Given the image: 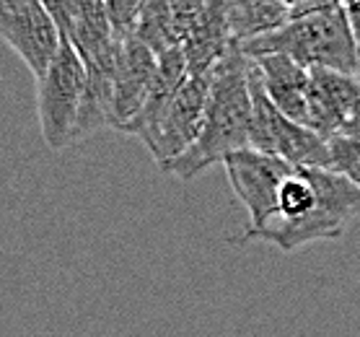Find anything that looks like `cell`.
<instances>
[{
    "instance_id": "6da1fadb",
    "label": "cell",
    "mask_w": 360,
    "mask_h": 337,
    "mask_svg": "<svg viewBox=\"0 0 360 337\" xmlns=\"http://www.w3.org/2000/svg\"><path fill=\"white\" fill-rule=\"evenodd\" d=\"M249 127H252L249 60L233 47L213 68L202 130L197 135L195 146L176 158L166 172L184 182L195 179L205 169L223 164L229 156L249 148Z\"/></svg>"
},
{
    "instance_id": "7a4b0ae2",
    "label": "cell",
    "mask_w": 360,
    "mask_h": 337,
    "mask_svg": "<svg viewBox=\"0 0 360 337\" xmlns=\"http://www.w3.org/2000/svg\"><path fill=\"white\" fill-rule=\"evenodd\" d=\"M236 50L249 60L285 55L306 70L319 68L345 75H355L358 63V39L350 29L345 3H329L319 13L288 21L278 32L246 42Z\"/></svg>"
},
{
    "instance_id": "3957f363",
    "label": "cell",
    "mask_w": 360,
    "mask_h": 337,
    "mask_svg": "<svg viewBox=\"0 0 360 337\" xmlns=\"http://www.w3.org/2000/svg\"><path fill=\"white\" fill-rule=\"evenodd\" d=\"M316 187V205L301 221H275L257 234H244L238 241H267L280 252H298L314 241L340 239L360 213V187L329 169H309Z\"/></svg>"
},
{
    "instance_id": "277c9868",
    "label": "cell",
    "mask_w": 360,
    "mask_h": 337,
    "mask_svg": "<svg viewBox=\"0 0 360 337\" xmlns=\"http://www.w3.org/2000/svg\"><path fill=\"white\" fill-rule=\"evenodd\" d=\"M249 91H252L249 148L259 151L264 156L283 158L295 169H329V140L288 120L272 104L270 96L264 94L252 60H249Z\"/></svg>"
},
{
    "instance_id": "5b68a950",
    "label": "cell",
    "mask_w": 360,
    "mask_h": 337,
    "mask_svg": "<svg viewBox=\"0 0 360 337\" xmlns=\"http://www.w3.org/2000/svg\"><path fill=\"white\" fill-rule=\"evenodd\" d=\"M86 96V68L75 50L63 39L47 73L37 81V115L39 127L52 151L75 143V125Z\"/></svg>"
},
{
    "instance_id": "8992f818",
    "label": "cell",
    "mask_w": 360,
    "mask_h": 337,
    "mask_svg": "<svg viewBox=\"0 0 360 337\" xmlns=\"http://www.w3.org/2000/svg\"><path fill=\"white\" fill-rule=\"evenodd\" d=\"M210 83H213V70L205 75H189L169 101L153 132L143 140V146L150 151L161 172H166L176 158L184 156L195 146L197 135L202 130Z\"/></svg>"
},
{
    "instance_id": "52a82bcc",
    "label": "cell",
    "mask_w": 360,
    "mask_h": 337,
    "mask_svg": "<svg viewBox=\"0 0 360 337\" xmlns=\"http://www.w3.org/2000/svg\"><path fill=\"white\" fill-rule=\"evenodd\" d=\"M231 189L236 192L241 205L249 210V229L244 234H257L278 221V192L285 177L293 172L283 158L264 156L259 151H238L223 161Z\"/></svg>"
},
{
    "instance_id": "ba28073f",
    "label": "cell",
    "mask_w": 360,
    "mask_h": 337,
    "mask_svg": "<svg viewBox=\"0 0 360 337\" xmlns=\"http://www.w3.org/2000/svg\"><path fill=\"white\" fill-rule=\"evenodd\" d=\"M0 39L24 60L34 81L47 73L63 44L47 3L37 0H0Z\"/></svg>"
},
{
    "instance_id": "9c48e42d",
    "label": "cell",
    "mask_w": 360,
    "mask_h": 337,
    "mask_svg": "<svg viewBox=\"0 0 360 337\" xmlns=\"http://www.w3.org/2000/svg\"><path fill=\"white\" fill-rule=\"evenodd\" d=\"M47 11L86 70L115 65L122 44L112 34L107 3H47Z\"/></svg>"
},
{
    "instance_id": "30bf717a",
    "label": "cell",
    "mask_w": 360,
    "mask_h": 337,
    "mask_svg": "<svg viewBox=\"0 0 360 337\" xmlns=\"http://www.w3.org/2000/svg\"><path fill=\"white\" fill-rule=\"evenodd\" d=\"M360 107V81L335 70H309V120L306 127L319 138H337Z\"/></svg>"
},
{
    "instance_id": "8fae6325",
    "label": "cell",
    "mask_w": 360,
    "mask_h": 337,
    "mask_svg": "<svg viewBox=\"0 0 360 337\" xmlns=\"http://www.w3.org/2000/svg\"><path fill=\"white\" fill-rule=\"evenodd\" d=\"M156 68L158 58L143 42H138L135 37L124 42L115 65V78H112V120H109L112 130L124 132V127L138 117L150 91Z\"/></svg>"
},
{
    "instance_id": "7c38bea8",
    "label": "cell",
    "mask_w": 360,
    "mask_h": 337,
    "mask_svg": "<svg viewBox=\"0 0 360 337\" xmlns=\"http://www.w3.org/2000/svg\"><path fill=\"white\" fill-rule=\"evenodd\" d=\"M252 63L272 104L288 120L306 127V120H309V70L285 55H264V58H254Z\"/></svg>"
},
{
    "instance_id": "4fadbf2b",
    "label": "cell",
    "mask_w": 360,
    "mask_h": 337,
    "mask_svg": "<svg viewBox=\"0 0 360 337\" xmlns=\"http://www.w3.org/2000/svg\"><path fill=\"white\" fill-rule=\"evenodd\" d=\"M231 50L233 44L226 21V3H205L202 16L197 18L192 34L181 44L189 75L210 73Z\"/></svg>"
},
{
    "instance_id": "5bb4252c",
    "label": "cell",
    "mask_w": 360,
    "mask_h": 337,
    "mask_svg": "<svg viewBox=\"0 0 360 337\" xmlns=\"http://www.w3.org/2000/svg\"><path fill=\"white\" fill-rule=\"evenodd\" d=\"M187 78H189V70L181 47L158 55V68H156V75H153V83H150V91H148L138 117L124 127V135H135V138L146 140L153 132V127L158 125L161 115L166 112L169 101L174 99V94L181 89V83L187 81Z\"/></svg>"
},
{
    "instance_id": "9a60e30c",
    "label": "cell",
    "mask_w": 360,
    "mask_h": 337,
    "mask_svg": "<svg viewBox=\"0 0 360 337\" xmlns=\"http://www.w3.org/2000/svg\"><path fill=\"white\" fill-rule=\"evenodd\" d=\"M226 21H229L231 44L241 47L283 29L290 21V3L275 0H246V3H226Z\"/></svg>"
},
{
    "instance_id": "2e32d148",
    "label": "cell",
    "mask_w": 360,
    "mask_h": 337,
    "mask_svg": "<svg viewBox=\"0 0 360 337\" xmlns=\"http://www.w3.org/2000/svg\"><path fill=\"white\" fill-rule=\"evenodd\" d=\"M135 39L143 42L156 58L169 50H179V42L174 37L169 3H143L138 29H135Z\"/></svg>"
},
{
    "instance_id": "e0dca14e",
    "label": "cell",
    "mask_w": 360,
    "mask_h": 337,
    "mask_svg": "<svg viewBox=\"0 0 360 337\" xmlns=\"http://www.w3.org/2000/svg\"><path fill=\"white\" fill-rule=\"evenodd\" d=\"M316 205V187H314L309 169H293L278 192V221L293 223L301 221L303 215L311 213ZM275 223V221H272Z\"/></svg>"
},
{
    "instance_id": "ac0fdd59",
    "label": "cell",
    "mask_w": 360,
    "mask_h": 337,
    "mask_svg": "<svg viewBox=\"0 0 360 337\" xmlns=\"http://www.w3.org/2000/svg\"><path fill=\"white\" fill-rule=\"evenodd\" d=\"M329 172L340 174L360 187V140L342 135L329 140Z\"/></svg>"
},
{
    "instance_id": "d6986e66",
    "label": "cell",
    "mask_w": 360,
    "mask_h": 337,
    "mask_svg": "<svg viewBox=\"0 0 360 337\" xmlns=\"http://www.w3.org/2000/svg\"><path fill=\"white\" fill-rule=\"evenodd\" d=\"M140 11H143V3H138V0H115V3H107L109 26H112V34H115V39L120 44H124L127 39L135 37Z\"/></svg>"
},
{
    "instance_id": "ffe728a7",
    "label": "cell",
    "mask_w": 360,
    "mask_h": 337,
    "mask_svg": "<svg viewBox=\"0 0 360 337\" xmlns=\"http://www.w3.org/2000/svg\"><path fill=\"white\" fill-rule=\"evenodd\" d=\"M345 11H347V21H350L352 34H355V39L360 44V3H345Z\"/></svg>"
},
{
    "instance_id": "44dd1931",
    "label": "cell",
    "mask_w": 360,
    "mask_h": 337,
    "mask_svg": "<svg viewBox=\"0 0 360 337\" xmlns=\"http://www.w3.org/2000/svg\"><path fill=\"white\" fill-rule=\"evenodd\" d=\"M342 138H352V140H360V107H358V112L350 117V122L345 125L342 127V132H340Z\"/></svg>"
},
{
    "instance_id": "7402d4cb",
    "label": "cell",
    "mask_w": 360,
    "mask_h": 337,
    "mask_svg": "<svg viewBox=\"0 0 360 337\" xmlns=\"http://www.w3.org/2000/svg\"><path fill=\"white\" fill-rule=\"evenodd\" d=\"M355 78L360 81V44H358V63H355Z\"/></svg>"
}]
</instances>
